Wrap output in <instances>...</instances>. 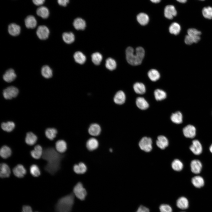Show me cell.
Instances as JSON below:
<instances>
[{
  "label": "cell",
  "instance_id": "59",
  "mask_svg": "<svg viewBox=\"0 0 212 212\" xmlns=\"http://www.w3.org/2000/svg\"></svg>",
  "mask_w": 212,
  "mask_h": 212
},
{
  "label": "cell",
  "instance_id": "50",
  "mask_svg": "<svg viewBox=\"0 0 212 212\" xmlns=\"http://www.w3.org/2000/svg\"><path fill=\"white\" fill-rule=\"evenodd\" d=\"M22 212H33L31 207L29 206L24 205L22 207Z\"/></svg>",
  "mask_w": 212,
  "mask_h": 212
},
{
  "label": "cell",
  "instance_id": "45",
  "mask_svg": "<svg viewBox=\"0 0 212 212\" xmlns=\"http://www.w3.org/2000/svg\"><path fill=\"white\" fill-rule=\"evenodd\" d=\"M203 16L208 19H212V7L207 6L204 7L202 10Z\"/></svg>",
  "mask_w": 212,
  "mask_h": 212
},
{
  "label": "cell",
  "instance_id": "8",
  "mask_svg": "<svg viewBox=\"0 0 212 212\" xmlns=\"http://www.w3.org/2000/svg\"><path fill=\"white\" fill-rule=\"evenodd\" d=\"M183 133L186 138L190 139L193 138L196 135V129L193 125L188 124L183 128Z\"/></svg>",
  "mask_w": 212,
  "mask_h": 212
},
{
  "label": "cell",
  "instance_id": "31",
  "mask_svg": "<svg viewBox=\"0 0 212 212\" xmlns=\"http://www.w3.org/2000/svg\"><path fill=\"white\" fill-rule=\"evenodd\" d=\"M37 14L43 19H47L49 15V11L47 7L41 6L38 8L37 10Z\"/></svg>",
  "mask_w": 212,
  "mask_h": 212
},
{
  "label": "cell",
  "instance_id": "25",
  "mask_svg": "<svg viewBox=\"0 0 212 212\" xmlns=\"http://www.w3.org/2000/svg\"><path fill=\"white\" fill-rule=\"evenodd\" d=\"M73 25L77 30H83L86 27V23L83 19L80 18H77L74 20Z\"/></svg>",
  "mask_w": 212,
  "mask_h": 212
},
{
  "label": "cell",
  "instance_id": "17",
  "mask_svg": "<svg viewBox=\"0 0 212 212\" xmlns=\"http://www.w3.org/2000/svg\"><path fill=\"white\" fill-rule=\"evenodd\" d=\"M16 77V74L14 70L12 69L7 70L3 76V79L6 82H10L14 81Z\"/></svg>",
  "mask_w": 212,
  "mask_h": 212
},
{
  "label": "cell",
  "instance_id": "47",
  "mask_svg": "<svg viewBox=\"0 0 212 212\" xmlns=\"http://www.w3.org/2000/svg\"><path fill=\"white\" fill-rule=\"evenodd\" d=\"M188 35L193 37L200 36L201 32L194 28H190L187 31Z\"/></svg>",
  "mask_w": 212,
  "mask_h": 212
},
{
  "label": "cell",
  "instance_id": "20",
  "mask_svg": "<svg viewBox=\"0 0 212 212\" xmlns=\"http://www.w3.org/2000/svg\"><path fill=\"white\" fill-rule=\"evenodd\" d=\"M74 172L77 174H83L87 171V167L84 163L81 162L78 164H75L73 167Z\"/></svg>",
  "mask_w": 212,
  "mask_h": 212
},
{
  "label": "cell",
  "instance_id": "38",
  "mask_svg": "<svg viewBox=\"0 0 212 212\" xmlns=\"http://www.w3.org/2000/svg\"><path fill=\"white\" fill-rule=\"evenodd\" d=\"M171 166L174 170L177 171H180L183 169L184 165L183 162L181 160L176 159L172 162Z\"/></svg>",
  "mask_w": 212,
  "mask_h": 212
},
{
  "label": "cell",
  "instance_id": "55",
  "mask_svg": "<svg viewBox=\"0 0 212 212\" xmlns=\"http://www.w3.org/2000/svg\"><path fill=\"white\" fill-rule=\"evenodd\" d=\"M179 2L184 3L186 2L187 0H176Z\"/></svg>",
  "mask_w": 212,
  "mask_h": 212
},
{
  "label": "cell",
  "instance_id": "53",
  "mask_svg": "<svg viewBox=\"0 0 212 212\" xmlns=\"http://www.w3.org/2000/svg\"><path fill=\"white\" fill-rule=\"evenodd\" d=\"M34 4L37 6H40L43 4L45 0H32Z\"/></svg>",
  "mask_w": 212,
  "mask_h": 212
},
{
  "label": "cell",
  "instance_id": "7",
  "mask_svg": "<svg viewBox=\"0 0 212 212\" xmlns=\"http://www.w3.org/2000/svg\"><path fill=\"white\" fill-rule=\"evenodd\" d=\"M189 149L195 155H199L202 153L203 148L200 142L198 140L195 139L192 141Z\"/></svg>",
  "mask_w": 212,
  "mask_h": 212
},
{
  "label": "cell",
  "instance_id": "21",
  "mask_svg": "<svg viewBox=\"0 0 212 212\" xmlns=\"http://www.w3.org/2000/svg\"><path fill=\"white\" fill-rule=\"evenodd\" d=\"M43 151L41 146L38 145H36L34 147V149L31 151L30 154L32 158L35 159H38L42 157Z\"/></svg>",
  "mask_w": 212,
  "mask_h": 212
},
{
  "label": "cell",
  "instance_id": "6",
  "mask_svg": "<svg viewBox=\"0 0 212 212\" xmlns=\"http://www.w3.org/2000/svg\"><path fill=\"white\" fill-rule=\"evenodd\" d=\"M19 93V90L16 87L11 86L7 87L3 91V95L6 99H11L16 97Z\"/></svg>",
  "mask_w": 212,
  "mask_h": 212
},
{
  "label": "cell",
  "instance_id": "18",
  "mask_svg": "<svg viewBox=\"0 0 212 212\" xmlns=\"http://www.w3.org/2000/svg\"><path fill=\"white\" fill-rule=\"evenodd\" d=\"M11 170L9 166L6 163L1 164L0 166V176L4 178L9 177L10 175Z\"/></svg>",
  "mask_w": 212,
  "mask_h": 212
},
{
  "label": "cell",
  "instance_id": "43",
  "mask_svg": "<svg viewBox=\"0 0 212 212\" xmlns=\"http://www.w3.org/2000/svg\"><path fill=\"white\" fill-rule=\"evenodd\" d=\"M105 66L109 70H113L116 68L117 66L116 62L113 59L111 58H109L106 60Z\"/></svg>",
  "mask_w": 212,
  "mask_h": 212
},
{
  "label": "cell",
  "instance_id": "46",
  "mask_svg": "<svg viewBox=\"0 0 212 212\" xmlns=\"http://www.w3.org/2000/svg\"><path fill=\"white\" fill-rule=\"evenodd\" d=\"M30 172L31 174L34 177H38L41 174L39 168L35 164H33L31 165L30 168Z\"/></svg>",
  "mask_w": 212,
  "mask_h": 212
},
{
  "label": "cell",
  "instance_id": "28",
  "mask_svg": "<svg viewBox=\"0 0 212 212\" xmlns=\"http://www.w3.org/2000/svg\"><path fill=\"white\" fill-rule=\"evenodd\" d=\"M170 119L171 121L176 124H180L183 121V115L182 113L178 111L173 113L171 116Z\"/></svg>",
  "mask_w": 212,
  "mask_h": 212
},
{
  "label": "cell",
  "instance_id": "15",
  "mask_svg": "<svg viewBox=\"0 0 212 212\" xmlns=\"http://www.w3.org/2000/svg\"><path fill=\"white\" fill-rule=\"evenodd\" d=\"M191 181L193 185L197 188H201L205 184L204 178L202 176L199 175L192 177Z\"/></svg>",
  "mask_w": 212,
  "mask_h": 212
},
{
  "label": "cell",
  "instance_id": "16",
  "mask_svg": "<svg viewBox=\"0 0 212 212\" xmlns=\"http://www.w3.org/2000/svg\"><path fill=\"white\" fill-rule=\"evenodd\" d=\"M99 143L98 140L95 138H89L87 141L86 147L88 150L92 151L96 149L98 147Z\"/></svg>",
  "mask_w": 212,
  "mask_h": 212
},
{
  "label": "cell",
  "instance_id": "13",
  "mask_svg": "<svg viewBox=\"0 0 212 212\" xmlns=\"http://www.w3.org/2000/svg\"><path fill=\"white\" fill-rule=\"evenodd\" d=\"M125 99L126 96L125 93L122 90L117 92L113 98V100L115 103L119 105L124 104L125 102Z\"/></svg>",
  "mask_w": 212,
  "mask_h": 212
},
{
  "label": "cell",
  "instance_id": "51",
  "mask_svg": "<svg viewBox=\"0 0 212 212\" xmlns=\"http://www.w3.org/2000/svg\"><path fill=\"white\" fill-rule=\"evenodd\" d=\"M149 210L148 208L143 206H140L136 212H149Z\"/></svg>",
  "mask_w": 212,
  "mask_h": 212
},
{
  "label": "cell",
  "instance_id": "3",
  "mask_svg": "<svg viewBox=\"0 0 212 212\" xmlns=\"http://www.w3.org/2000/svg\"><path fill=\"white\" fill-rule=\"evenodd\" d=\"M74 196L72 193L59 199L55 206L57 212H71L74 202Z\"/></svg>",
  "mask_w": 212,
  "mask_h": 212
},
{
  "label": "cell",
  "instance_id": "54",
  "mask_svg": "<svg viewBox=\"0 0 212 212\" xmlns=\"http://www.w3.org/2000/svg\"><path fill=\"white\" fill-rule=\"evenodd\" d=\"M152 2L154 3H157L159 2L161 0H150Z\"/></svg>",
  "mask_w": 212,
  "mask_h": 212
},
{
  "label": "cell",
  "instance_id": "35",
  "mask_svg": "<svg viewBox=\"0 0 212 212\" xmlns=\"http://www.w3.org/2000/svg\"><path fill=\"white\" fill-rule=\"evenodd\" d=\"M63 41L67 44H70L74 42L75 37L74 34L71 32H65L62 35Z\"/></svg>",
  "mask_w": 212,
  "mask_h": 212
},
{
  "label": "cell",
  "instance_id": "58",
  "mask_svg": "<svg viewBox=\"0 0 212 212\" xmlns=\"http://www.w3.org/2000/svg\"><path fill=\"white\" fill-rule=\"evenodd\" d=\"M201 0V1H204V0Z\"/></svg>",
  "mask_w": 212,
  "mask_h": 212
},
{
  "label": "cell",
  "instance_id": "42",
  "mask_svg": "<svg viewBox=\"0 0 212 212\" xmlns=\"http://www.w3.org/2000/svg\"><path fill=\"white\" fill-rule=\"evenodd\" d=\"M154 95L155 99L157 101L163 100L167 96L166 93L164 91L159 89H157L155 90Z\"/></svg>",
  "mask_w": 212,
  "mask_h": 212
},
{
  "label": "cell",
  "instance_id": "30",
  "mask_svg": "<svg viewBox=\"0 0 212 212\" xmlns=\"http://www.w3.org/2000/svg\"><path fill=\"white\" fill-rule=\"evenodd\" d=\"M149 17L147 14L144 13L138 14L137 16V19L138 22L142 25H145L149 21Z\"/></svg>",
  "mask_w": 212,
  "mask_h": 212
},
{
  "label": "cell",
  "instance_id": "57",
  "mask_svg": "<svg viewBox=\"0 0 212 212\" xmlns=\"http://www.w3.org/2000/svg\"><path fill=\"white\" fill-rule=\"evenodd\" d=\"M109 151H110V152H112V148H110L109 150Z\"/></svg>",
  "mask_w": 212,
  "mask_h": 212
},
{
  "label": "cell",
  "instance_id": "56",
  "mask_svg": "<svg viewBox=\"0 0 212 212\" xmlns=\"http://www.w3.org/2000/svg\"><path fill=\"white\" fill-rule=\"evenodd\" d=\"M209 150L210 153L212 154V143L210 145L209 147Z\"/></svg>",
  "mask_w": 212,
  "mask_h": 212
},
{
  "label": "cell",
  "instance_id": "11",
  "mask_svg": "<svg viewBox=\"0 0 212 212\" xmlns=\"http://www.w3.org/2000/svg\"><path fill=\"white\" fill-rule=\"evenodd\" d=\"M177 14V11L175 7L172 5L166 6L164 10V15L168 19H172Z\"/></svg>",
  "mask_w": 212,
  "mask_h": 212
},
{
  "label": "cell",
  "instance_id": "12",
  "mask_svg": "<svg viewBox=\"0 0 212 212\" xmlns=\"http://www.w3.org/2000/svg\"><path fill=\"white\" fill-rule=\"evenodd\" d=\"M13 172L16 177L22 178L26 174V170L22 165L19 164L13 169Z\"/></svg>",
  "mask_w": 212,
  "mask_h": 212
},
{
  "label": "cell",
  "instance_id": "33",
  "mask_svg": "<svg viewBox=\"0 0 212 212\" xmlns=\"http://www.w3.org/2000/svg\"><path fill=\"white\" fill-rule=\"evenodd\" d=\"M12 153L11 148L6 145L3 146L0 150L1 156L4 159H6L11 156Z\"/></svg>",
  "mask_w": 212,
  "mask_h": 212
},
{
  "label": "cell",
  "instance_id": "37",
  "mask_svg": "<svg viewBox=\"0 0 212 212\" xmlns=\"http://www.w3.org/2000/svg\"><path fill=\"white\" fill-rule=\"evenodd\" d=\"M148 74L149 79L151 81L154 82L158 80L160 77L159 72L157 70L154 69L150 70L148 71Z\"/></svg>",
  "mask_w": 212,
  "mask_h": 212
},
{
  "label": "cell",
  "instance_id": "5",
  "mask_svg": "<svg viewBox=\"0 0 212 212\" xmlns=\"http://www.w3.org/2000/svg\"><path fill=\"white\" fill-rule=\"evenodd\" d=\"M152 141L149 137H144L140 140L139 145L140 148L146 152H149L152 149Z\"/></svg>",
  "mask_w": 212,
  "mask_h": 212
},
{
  "label": "cell",
  "instance_id": "24",
  "mask_svg": "<svg viewBox=\"0 0 212 212\" xmlns=\"http://www.w3.org/2000/svg\"><path fill=\"white\" fill-rule=\"evenodd\" d=\"M55 148L57 151L59 153L65 152L67 149L66 142L64 140H60L57 141L55 143Z\"/></svg>",
  "mask_w": 212,
  "mask_h": 212
},
{
  "label": "cell",
  "instance_id": "1",
  "mask_svg": "<svg viewBox=\"0 0 212 212\" xmlns=\"http://www.w3.org/2000/svg\"><path fill=\"white\" fill-rule=\"evenodd\" d=\"M64 155L58 152L53 148L49 147L45 148L43 151L42 158L47 163L44 170L52 175H54L61 167V161Z\"/></svg>",
  "mask_w": 212,
  "mask_h": 212
},
{
  "label": "cell",
  "instance_id": "22",
  "mask_svg": "<svg viewBox=\"0 0 212 212\" xmlns=\"http://www.w3.org/2000/svg\"><path fill=\"white\" fill-rule=\"evenodd\" d=\"M168 141L167 138L163 135H160L157 138L156 144L158 147L162 149H164L168 145Z\"/></svg>",
  "mask_w": 212,
  "mask_h": 212
},
{
  "label": "cell",
  "instance_id": "36",
  "mask_svg": "<svg viewBox=\"0 0 212 212\" xmlns=\"http://www.w3.org/2000/svg\"><path fill=\"white\" fill-rule=\"evenodd\" d=\"M42 76L45 78H49L52 76V71L49 66L47 65L43 66L41 70Z\"/></svg>",
  "mask_w": 212,
  "mask_h": 212
},
{
  "label": "cell",
  "instance_id": "52",
  "mask_svg": "<svg viewBox=\"0 0 212 212\" xmlns=\"http://www.w3.org/2000/svg\"><path fill=\"white\" fill-rule=\"evenodd\" d=\"M69 0H57V2L58 4L62 6H66L67 4L69 2Z\"/></svg>",
  "mask_w": 212,
  "mask_h": 212
},
{
  "label": "cell",
  "instance_id": "10",
  "mask_svg": "<svg viewBox=\"0 0 212 212\" xmlns=\"http://www.w3.org/2000/svg\"><path fill=\"white\" fill-rule=\"evenodd\" d=\"M36 34L38 37L41 40H45L49 37V31L47 26L44 25L39 26L38 27Z\"/></svg>",
  "mask_w": 212,
  "mask_h": 212
},
{
  "label": "cell",
  "instance_id": "40",
  "mask_svg": "<svg viewBox=\"0 0 212 212\" xmlns=\"http://www.w3.org/2000/svg\"><path fill=\"white\" fill-rule=\"evenodd\" d=\"M1 128L4 131L10 132L12 131L15 127L14 123L11 121L2 122L1 124Z\"/></svg>",
  "mask_w": 212,
  "mask_h": 212
},
{
  "label": "cell",
  "instance_id": "29",
  "mask_svg": "<svg viewBox=\"0 0 212 212\" xmlns=\"http://www.w3.org/2000/svg\"><path fill=\"white\" fill-rule=\"evenodd\" d=\"M176 205L179 208L183 210L186 209L188 207V201L186 197H181L177 200Z\"/></svg>",
  "mask_w": 212,
  "mask_h": 212
},
{
  "label": "cell",
  "instance_id": "23",
  "mask_svg": "<svg viewBox=\"0 0 212 212\" xmlns=\"http://www.w3.org/2000/svg\"><path fill=\"white\" fill-rule=\"evenodd\" d=\"M26 26L29 29H34L37 25V21L35 17L32 15H29L25 19Z\"/></svg>",
  "mask_w": 212,
  "mask_h": 212
},
{
  "label": "cell",
  "instance_id": "49",
  "mask_svg": "<svg viewBox=\"0 0 212 212\" xmlns=\"http://www.w3.org/2000/svg\"><path fill=\"white\" fill-rule=\"evenodd\" d=\"M184 41L185 43L188 45H191L194 43V38L188 35L186 36Z\"/></svg>",
  "mask_w": 212,
  "mask_h": 212
},
{
  "label": "cell",
  "instance_id": "39",
  "mask_svg": "<svg viewBox=\"0 0 212 212\" xmlns=\"http://www.w3.org/2000/svg\"><path fill=\"white\" fill-rule=\"evenodd\" d=\"M57 133V130L53 128L47 129L45 131V135L47 138L50 140H53L56 137Z\"/></svg>",
  "mask_w": 212,
  "mask_h": 212
},
{
  "label": "cell",
  "instance_id": "34",
  "mask_svg": "<svg viewBox=\"0 0 212 212\" xmlns=\"http://www.w3.org/2000/svg\"><path fill=\"white\" fill-rule=\"evenodd\" d=\"M133 88L135 92L138 94H143L146 91L145 85L141 82H137L135 83L133 85Z\"/></svg>",
  "mask_w": 212,
  "mask_h": 212
},
{
  "label": "cell",
  "instance_id": "14",
  "mask_svg": "<svg viewBox=\"0 0 212 212\" xmlns=\"http://www.w3.org/2000/svg\"><path fill=\"white\" fill-rule=\"evenodd\" d=\"M101 131L100 126L97 123H93L91 124L88 129L89 134L93 136H98Z\"/></svg>",
  "mask_w": 212,
  "mask_h": 212
},
{
  "label": "cell",
  "instance_id": "4",
  "mask_svg": "<svg viewBox=\"0 0 212 212\" xmlns=\"http://www.w3.org/2000/svg\"><path fill=\"white\" fill-rule=\"evenodd\" d=\"M73 193L77 198L82 201L85 200L87 195L86 189L80 182L77 183L74 187Z\"/></svg>",
  "mask_w": 212,
  "mask_h": 212
},
{
  "label": "cell",
  "instance_id": "32",
  "mask_svg": "<svg viewBox=\"0 0 212 212\" xmlns=\"http://www.w3.org/2000/svg\"><path fill=\"white\" fill-rule=\"evenodd\" d=\"M74 58L75 61L80 64H84L86 59L85 55L80 51H77L74 53Z\"/></svg>",
  "mask_w": 212,
  "mask_h": 212
},
{
  "label": "cell",
  "instance_id": "9",
  "mask_svg": "<svg viewBox=\"0 0 212 212\" xmlns=\"http://www.w3.org/2000/svg\"><path fill=\"white\" fill-rule=\"evenodd\" d=\"M190 166L191 171L195 174H199L203 168L202 162L199 160L196 159H193L191 161Z\"/></svg>",
  "mask_w": 212,
  "mask_h": 212
},
{
  "label": "cell",
  "instance_id": "27",
  "mask_svg": "<svg viewBox=\"0 0 212 212\" xmlns=\"http://www.w3.org/2000/svg\"><path fill=\"white\" fill-rule=\"evenodd\" d=\"M136 104L138 107L142 110H146L149 106L147 101L144 98L142 97H139L136 99Z\"/></svg>",
  "mask_w": 212,
  "mask_h": 212
},
{
  "label": "cell",
  "instance_id": "44",
  "mask_svg": "<svg viewBox=\"0 0 212 212\" xmlns=\"http://www.w3.org/2000/svg\"><path fill=\"white\" fill-rule=\"evenodd\" d=\"M92 60L93 63L96 65H99L102 59V56L100 53L96 52L92 54L91 55Z\"/></svg>",
  "mask_w": 212,
  "mask_h": 212
},
{
  "label": "cell",
  "instance_id": "48",
  "mask_svg": "<svg viewBox=\"0 0 212 212\" xmlns=\"http://www.w3.org/2000/svg\"><path fill=\"white\" fill-rule=\"evenodd\" d=\"M160 212H172L171 207L169 205L165 204L161 205L159 207Z\"/></svg>",
  "mask_w": 212,
  "mask_h": 212
},
{
  "label": "cell",
  "instance_id": "26",
  "mask_svg": "<svg viewBox=\"0 0 212 212\" xmlns=\"http://www.w3.org/2000/svg\"><path fill=\"white\" fill-rule=\"evenodd\" d=\"M37 136L32 132L27 133L25 138L26 143L29 145H32L37 142Z\"/></svg>",
  "mask_w": 212,
  "mask_h": 212
},
{
  "label": "cell",
  "instance_id": "41",
  "mask_svg": "<svg viewBox=\"0 0 212 212\" xmlns=\"http://www.w3.org/2000/svg\"><path fill=\"white\" fill-rule=\"evenodd\" d=\"M169 29L171 34L177 35L180 33L181 30V27L178 23L173 22L170 25Z\"/></svg>",
  "mask_w": 212,
  "mask_h": 212
},
{
  "label": "cell",
  "instance_id": "2",
  "mask_svg": "<svg viewBox=\"0 0 212 212\" xmlns=\"http://www.w3.org/2000/svg\"><path fill=\"white\" fill-rule=\"evenodd\" d=\"M126 59L130 64L134 66L140 64L145 54L144 49L141 47L136 48L135 51L131 47H128L125 51Z\"/></svg>",
  "mask_w": 212,
  "mask_h": 212
},
{
  "label": "cell",
  "instance_id": "19",
  "mask_svg": "<svg viewBox=\"0 0 212 212\" xmlns=\"http://www.w3.org/2000/svg\"><path fill=\"white\" fill-rule=\"evenodd\" d=\"M8 31L11 35L14 36H17L20 33L21 28L19 26L15 23H11L8 26Z\"/></svg>",
  "mask_w": 212,
  "mask_h": 212
}]
</instances>
